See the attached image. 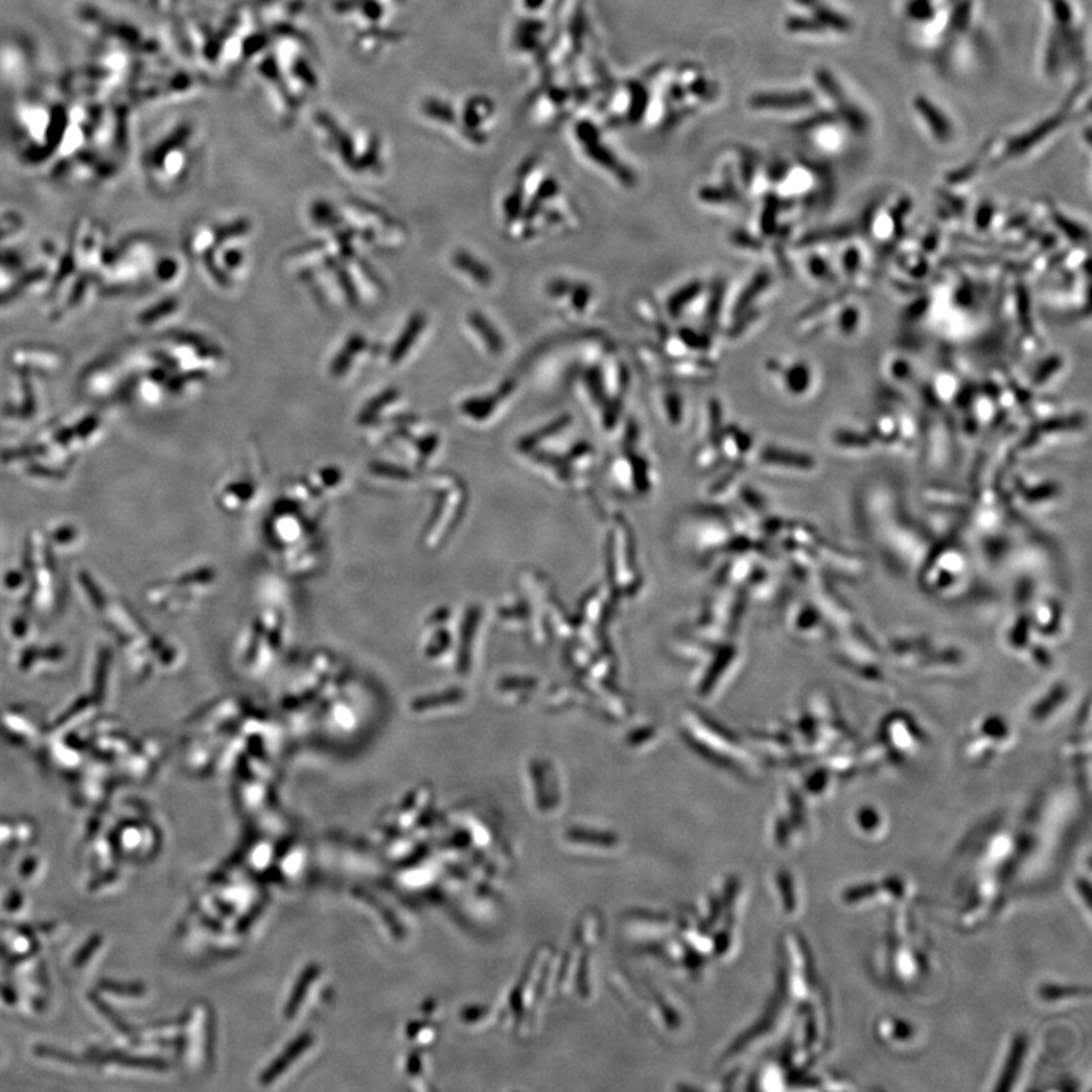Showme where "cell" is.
<instances>
[{
    "label": "cell",
    "instance_id": "cell-7",
    "mask_svg": "<svg viewBox=\"0 0 1092 1092\" xmlns=\"http://www.w3.org/2000/svg\"><path fill=\"white\" fill-rule=\"evenodd\" d=\"M785 382L788 391L795 393V395L805 393L808 391L809 386H811V371H809V368L805 363H796L795 366H792V368L786 372Z\"/></svg>",
    "mask_w": 1092,
    "mask_h": 1092
},
{
    "label": "cell",
    "instance_id": "cell-10",
    "mask_svg": "<svg viewBox=\"0 0 1092 1092\" xmlns=\"http://www.w3.org/2000/svg\"><path fill=\"white\" fill-rule=\"evenodd\" d=\"M766 459L775 460V463H785V465L792 466H811V460L808 457L799 456V454L782 452V451H768L766 452Z\"/></svg>",
    "mask_w": 1092,
    "mask_h": 1092
},
{
    "label": "cell",
    "instance_id": "cell-4",
    "mask_svg": "<svg viewBox=\"0 0 1092 1092\" xmlns=\"http://www.w3.org/2000/svg\"><path fill=\"white\" fill-rule=\"evenodd\" d=\"M915 110L919 111L921 117L926 120V125L932 131L933 137L940 143H946L954 136V130L952 122L949 117L943 113L932 100L927 99L926 96H919L915 99Z\"/></svg>",
    "mask_w": 1092,
    "mask_h": 1092
},
{
    "label": "cell",
    "instance_id": "cell-13",
    "mask_svg": "<svg viewBox=\"0 0 1092 1092\" xmlns=\"http://www.w3.org/2000/svg\"><path fill=\"white\" fill-rule=\"evenodd\" d=\"M1061 366L1062 359L1060 357L1048 358L1047 362L1044 363V365L1041 366L1040 369H1038L1037 374H1035L1033 376V381L1037 382V385H1043V382L1048 381L1050 375H1053L1054 372L1060 371Z\"/></svg>",
    "mask_w": 1092,
    "mask_h": 1092
},
{
    "label": "cell",
    "instance_id": "cell-14",
    "mask_svg": "<svg viewBox=\"0 0 1092 1092\" xmlns=\"http://www.w3.org/2000/svg\"><path fill=\"white\" fill-rule=\"evenodd\" d=\"M859 325V311L856 308L849 307L843 310L841 316V329L845 334H853Z\"/></svg>",
    "mask_w": 1092,
    "mask_h": 1092
},
{
    "label": "cell",
    "instance_id": "cell-12",
    "mask_svg": "<svg viewBox=\"0 0 1092 1092\" xmlns=\"http://www.w3.org/2000/svg\"><path fill=\"white\" fill-rule=\"evenodd\" d=\"M698 292H700V285L689 284L687 288H683V291L680 292V294L675 295V297L671 299V311L675 315V312L681 310V308L687 305L688 301L697 297Z\"/></svg>",
    "mask_w": 1092,
    "mask_h": 1092
},
{
    "label": "cell",
    "instance_id": "cell-11",
    "mask_svg": "<svg viewBox=\"0 0 1092 1092\" xmlns=\"http://www.w3.org/2000/svg\"><path fill=\"white\" fill-rule=\"evenodd\" d=\"M1051 217H1053L1054 225H1058V227H1060L1068 237L1073 238V240H1082V237H1087V235L1082 233V228H1078V225L1062 216L1060 211H1051Z\"/></svg>",
    "mask_w": 1092,
    "mask_h": 1092
},
{
    "label": "cell",
    "instance_id": "cell-3",
    "mask_svg": "<svg viewBox=\"0 0 1092 1092\" xmlns=\"http://www.w3.org/2000/svg\"><path fill=\"white\" fill-rule=\"evenodd\" d=\"M1064 116H1053L1050 119L1044 120L1043 123L1033 127V130L1027 131V133L1021 134V136L1015 137V139L1007 141L1006 150H1004L1001 160L1006 161L1007 158H1015L1023 156V154L1029 153L1031 147L1037 146L1041 141L1048 139L1054 131L1060 130L1065 123Z\"/></svg>",
    "mask_w": 1092,
    "mask_h": 1092
},
{
    "label": "cell",
    "instance_id": "cell-5",
    "mask_svg": "<svg viewBox=\"0 0 1092 1092\" xmlns=\"http://www.w3.org/2000/svg\"><path fill=\"white\" fill-rule=\"evenodd\" d=\"M762 103L768 107H785V109H803V107L812 106L815 103V96L811 92L794 93H783L772 94V96L762 97Z\"/></svg>",
    "mask_w": 1092,
    "mask_h": 1092
},
{
    "label": "cell",
    "instance_id": "cell-1",
    "mask_svg": "<svg viewBox=\"0 0 1092 1092\" xmlns=\"http://www.w3.org/2000/svg\"><path fill=\"white\" fill-rule=\"evenodd\" d=\"M852 828L856 835L865 841H879L888 836L889 821L886 813L877 806H859L852 815Z\"/></svg>",
    "mask_w": 1092,
    "mask_h": 1092
},
{
    "label": "cell",
    "instance_id": "cell-2",
    "mask_svg": "<svg viewBox=\"0 0 1092 1092\" xmlns=\"http://www.w3.org/2000/svg\"><path fill=\"white\" fill-rule=\"evenodd\" d=\"M876 1030L880 1041L893 1050L912 1048L919 1038V1031L912 1023L906 1021L905 1018L893 1017V1015L882 1018L877 1024Z\"/></svg>",
    "mask_w": 1092,
    "mask_h": 1092
},
{
    "label": "cell",
    "instance_id": "cell-9",
    "mask_svg": "<svg viewBox=\"0 0 1092 1092\" xmlns=\"http://www.w3.org/2000/svg\"><path fill=\"white\" fill-rule=\"evenodd\" d=\"M769 280H771V278H769L768 274L759 275L754 282H751V284L748 285V288L745 291V294L742 295V298L739 299V310H745V308L748 307L749 302L761 295V292L764 291Z\"/></svg>",
    "mask_w": 1092,
    "mask_h": 1092
},
{
    "label": "cell",
    "instance_id": "cell-8",
    "mask_svg": "<svg viewBox=\"0 0 1092 1092\" xmlns=\"http://www.w3.org/2000/svg\"><path fill=\"white\" fill-rule=\"evenodd\" d=\"M853 234H855V230L849 227V225H843V227L830 228V230H822L819 233L808 235L806 243L812 245L813 241L830 240V238L841 240V238L852 237Z\"/></svg>",
    "mask_w": 1092,
    "mask_h": 1092
},
{
    "label": "cell",
    "instance_id": "cell-17",
    "mask_svg": "<svg viewBox=\"0 0 1092 1092\" xmlns=\"http://www.w3.org/2000/svg\"><path fill=\"white\" fill-rule=\"evenodd\" d=\"M859 252L856 251L855 248H852V250L846 251L845 257H843V265H845V271L849 272V274H855V272L859 269Z\"/></svg>",
    "mask_w": 1092,
    "mask_h": 1092
},
{
    "label": "cell",
    "instance_id": "cell-16",
    "mask_svg": "<svg viewBox=\"0 0 1092 1092\" xmlns=\"http://www.w3.org/2000/svg\"><path fill=\"white\" fill-rule=\"evenodd\" d=\"M993 216H994V207H993V205H988V204L982 205V207H980V210L977 211V216H976L977 228H979V230H986V228L990 227V225H991V220H993Z\"/></svg>",
    "mask_w": 1092,
    "mask_h": 1092
},
{
    "label": "cell",
    "instance_id": "cell-15",
    "mask_svg": "<svg viewBox=\"0 0 1092 1092\" xmlns=\"http://www.w3.org/2000/svg\"><path fill=\"white\" fill-rule=\"evenodd\" d=\"M809 271L819 280L826 281L832 278V271H830L828 261L822 260L821 257H816V255L809 260Z\"/></svg>",
    "mask_w": 1092,
    "mask_h": 1092
},
{
    "label": "cell",
    "instance_id": "cell-6",
    "mask_svg": "<svg viewBox=\"0 0 1092 1092\" xmlns=\"http://www.w3.org/2000/svg\"><path fill=\"white\" fill-rule=\"evenodd\" d=\"M1078 993L1081 988L1068 986V984L1061 983H1044L1043 986L1038 990V997L1043 1003H1061V1001L1078 1000Z\"/></svg>",
    "mask_w": 1092,
    "mask_h": 1092
}]
</instances>
